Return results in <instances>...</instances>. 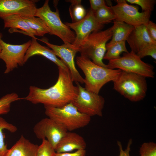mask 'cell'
<instances>
[{
	"instance_id": "8992f818",
	"label": "cell",
	"mask_w": 156,
	"mask_h": 156,
	"mask_svg": "<svg viewBox=\"0 0 156 156\" xmlns=\"http://www.w3.org/2000/svg\"><path fill=\"white\" fill-rule=\"evenodd\" d=\"M49 2V0H46L42 7L37 8L34 16L42 20L49 30V34L58 37L64 44H72L75 38V32L61 21L57 9L55 12L51 9Z\"/></svg>"
},
{
	"instance_id": "3957f363",
	"label": "cell",
	"mask_w": 156,
	"mask_h": 156,
	"mask_svg": "<svg viewBox=\"0 0 156 156\" xmlns=\"http://www.w3.org/2000/svg\"><path fill=\"white\" fill-rule=\"evenodd\" d=\"M146 78L136 74L121 70L113 81V88L130 101H139L146 96L147 85Z\"/></svg>"
},
{
	"instance_id": "8fae6325",
	"label": "cell",
	"mask_w": 156,
	"mask_h": 156,
	"mask_svg": "<svg viewBox=\"0 0 156 156\" xmlns=\"http://www.w3.org/2000/svg\"><path fill=\"white\" fill-rule=\"evenodd\" d=\"M65 24L75 31V38L72 44L79 50L92 33L100 31L103 26L97 21L94 12L91 9L81 21L75 23L66 22Z\"/></svg>"
},
{
	"instance_id": "7402d4cb",
	"label": "cell",
	"mask_w": 156,
	"mask_h": 156,
	"mask_svg": "<svg viewBox=\"0 0 156 156\" xmlns=\"http://www.w3.org/2000/svg\"><path fill=\"white\" fill-rule=\"evenodd\" d=\"M71 4L69 8V11L72 22L75 23L82 19L86 15V10L81 4V0L66 1Z\"/></svg>"
},
{
	"instance_id": "f1b7e54d",
	"label": "cell",
	"mask_w": 156,
	"mask_h": 156,
	"mask_svg": "<svg viewBox=\"0 0 156 156\" xmlns=\"http://www.w3.org/2000/svg\"><path fill=\"white\" fill-rule=\"evenodd\" d=\"M140 156H156V144L153 142H145L140 149Z\"/></svg>"
},
{
	"instance_id": "ba28073f",
	"label": "cell",
	"mask_w": 156,
	"mask_h": 156,
	"mask_svg": "<svg viewBox=\"0 0 156 156\" xmlns=\"http://www.w3.org/2000/svg\"><path fill=\"white\" fill-rule=\"evenodd\" d=\"M78 88V94L72 103L80 112L90 117L102 116L105 101L99 94L90 91L75 82Z\"/></svg>"
},
{
	"instance_id": "ac0fdd59",
	"label": "cell",
	"mask_w": 156,
	"mask_h": 156,
	"mask_svg": "<svg viewBox=\"0 0 156 156\" xmlns=\"http://www.w3.org/2000/svg\"><path fill=\"white\" fill-rule=\"evenodd\" d=\"M38 146L22 135L3 156H36Z\"/></svg>"
},
{
	"instance_id": "6da1fadb",
	"label": "cell",
	"mask_w": 156,
	"mask_h": 156,
	"mask_svg": "<svg viewBox=\"0 0 156 156\" xmlns=\"http://www.w3.org/2000/svg\"><path fill=\"white\" fill-rule=\"evenodd\" d=\"M58 79L54 85L46 89L31 86L28 95L23 99L34 104L55 107L72 102L78 94V87L74 85L69 69L58 67Z\"/></svg>"
},
{
	"instance_id": "5bb4252c",
	"label": "cell",
	"mask_w": 156,
	"mask_h": 156,
	"mask_svg": "<svg viewBox=\"0 0 156 156\" xmlns=\"http://www.w3.org/2000/svg\"><path fill=\"white\" fill-rule=\"evenodd\" d=\"M36 0H0V18L13 14L34 16L37 8Z\"/></svg>"
},
{
	"instance_id": "ffe728a7",
	"label": "cell",
	"mask_w": 156,
	"mask_h": 156,
	"mask_svg": "<svg viewBox=\"0 0 156 156\" xmlns=\"http://www.w3.org/2000/svg\"><path fill=\"white\" fill-rule=\"evenodd\" d=\"M1 18L3 21L4 28L20 29L32 38H35V36H37L36 32L29 27L22 16L13 14L4 16Z\"/></svg>"
},
{
	"instance_id": "cb8c5ba5",
	"label": "cell",
	"mask_w": 156,
	"mask_h": 156,
	"mask_svg": "<svg viewBox=\"0 0 156 156\" xmlns=\"http://www.w3.org/2000/svg\"><path fill=\"white\" fill-rule=\"evenodd\" d=\"M94 12L97 21L103 25L115 19L114 14L111 8L106 5Z\"/></svg>"
},
{
	"instance_id": "44dd1931",
	"label": "cell",
	"mask_w": 156,
	"mask_h": 156,
	"mask_svg": "<svg viewBox=\"0 0 156 156\" xmlns=\"http://www.w3.org/2000/svg\"><path fill=\"white\" fill-rule=\"evenodd\" d=\"M29 27L36 33L37 36H43L49 33V30L42 20L34 16H23Z\"/></svg>"
},
{
	"instance_id": "30bf717a",
	"label": "cell",
	"mask_w": 156,
	"mask_h": 156,
	"mask_svg": "<svg viewBox=\"0 0 156 156\" xmlns=\"http://www.w3.org/2000/svg\"><path fill=\"white\" fill-rule=\"evenodd\" d=\"M2 34L0 32V44L1 47L0 59L5 64L4 73L7 74L18 66H23L25 64L24 56L31 45V40L22 44L14 45L5 42L2 39Z\"/></svg>"
},
{
	"instance_id": "4fadbf2b",
	"label": "cell",
	"mask_w": 156,
	"mask_h": 156,
	"mask_svg": "<svg viewBox=\"0 0 156 156\" xmlns=\"http://www.w3.org/2000/svg\"><path fill=\"white\" fill-rule=\"evenodd\" d=\"M52 49L56 56L67 66L70 71L73 81L84 83L83 79L77 69L75 65L74 58L79 50L75 48L72 44H64L61 45H55L49 43L48 39L43 38L40 40Z\"/></svg>"
},
{
	"instance_id": "2e32d148",
	"label": "cell",
	"mask_w": 156,
	"mask_h": 156,
	"mask_svg": "<svg viewBox=\"0 0 156 156\" xmlns=\"http://www.w3.org/2000/svg\"><path fill=\"white\" fill-rule=\"evenodd\" d=\"M86 142L79 134L67 131L61 139L55 148L56 153L68 152L75 150L85 149Z\"/></svg>"
},
{
	"instance_id": "e0dca14e",
	"label": "cell",
	"mask_w": 156,
	"mask_h": 156,
	"mask_svg": "<svg viewBox=\"0 0 156 156\" xmlns=\"http://www.w3.org/2000/svg\"><path fill=\"white\" fill-rule=\"evenodd\" d=\"M127 41L131 51L136 53L147 45L156 44L149 37L144 25L135 27Z\"/></svg>"
},
{
	"instance_id": "603a6c76",
	"label": "cell",
	"mask_w": 156,
	"mask_h": 156,
	"mask_svg": "<svg viewBox=\"0 0 156 156\" xmlns=\"http://www.w3.org/2000/svg\"><path fill=\"white\" fill-rule=\"evenodd\" d=\"M106 48L107 51L103 59L109 61L119 58L120 57V54L122 52H129L126 48V41H125L106 47Z\"/></svg>"
},
{
	"instance_id": "83f0119b",
	"label": "cell",
	"mask_w": 156,
	"mask_h": 156,
	"mask_svg": "<svg viewBox=\"0 0 156 156\" xmlns=\"http://www.w3.org/2000/svg\"><path fill=\"white\" fill-rule=\"evenodd\" d=\"M127 2L131 4H137L140 6L142 12L151 13L153 11L156 3L155 0H126Z\"/></svg>"
},
{
	"instance_id": "e575fe53",
	"label": "cell",
	"mask_w": 156,
	"mask_h": 156,
	"mask_svg": "<svg viewBox=\"0 0 156 156\" xmlns=\"http://www.w3.org/2000/svg\"><path fill=\"white\" fill-rule=\"evenodd\" d=\"M1 46L0 44V52L1 51Z\"/></svg>"
},
{
	"instance_id": "d6a6232c",
	"label": "cell",
	"mask_w": 156,
	"mask_h": 156,
	"mask_svg": "<svg viewBox=\"0 0 156 156\" xmlns=\"http://www.w3.org/2000/svg\"><path fill=\"white\" fill-rule=\"evenodd\" d=\"M86 153L85 149H80L73 153H56L55 156H86Z\"/></svg>"
},
{
	"instance_id": "5b68a950",
	"label": "cell",
	"mask_w": 156,
	"mask_h": 156,
	"mask_svg": "<svg viewBox=\"0 0 156 156\" xmlns=\"http://www.w3.org/2000/svg\"><path fill=\"white\" fill-rule=\"evenodd\" d=\"M112 36L111 27L104 30L92 32L80 47L81 55L91 59L99 66L107 68V65L103 63V60L106 51L107 43Z\"/></svg>"
},
{
	"instance_id": "277c9868",
	"label": "cell",
	"mask_w": 156,
	"mask_h": 156,
	"mask_svg": "<svg viewBox=\"0 0 156 156\" xmlns=\"http://www.w3.org/2000/svg\"><path fill=\"white\" fill-rule=\"evenodd\" d=\"M46 115L72 131L88 125L91 117L79 112L72 102L60 107L44 106Z\"/></svg>"
},
{
	"instance_id": "9a60e30c",
	"label": "cell",
	"mask_w": 156,
	"mask_h": 156,
	"mask_svg": "<svg viewBox=\"0 0 156 156\" xmlns=\"http://www.w3.org/2000/svg\"><path fill=\"white\" fill-rule=\"evenodd\" d=\"M36 55L44 57L55 63L58 67L64 69H68L65 64L57 57L53 50L40 44L38 42L35 37L32 38L31 45L24 56V62L25 63L27 62L31 57Z\"/></svg>"
},
{
	"instance_id": "9c48e42d",
	"label": "cell",
	"mask_w": 156,
	"mask_h": 156,
	"mask_svg": "<svg viewBox=\"0 0 156 156\" xmlns=\"http://www.w3.org/2000/svg\"><path fill=\"white\" fill-rule=\"evenodd\" d=\"M115 1L116 5L110 7L114 14L115 20L134 27L145 25L150 20L151 13L140 12L137 5H129L125 0Z\"/></svg>"
},
{
	"instance_id": "7c38bea8",
	"label": "cell",
	"mask_w": 156,
	"mask_h": 156,
	"mask_svg": "<svg viewBox=\"0 0 156 156\" xmlns=\"http://www.w3.org/2000/svg\"><path fill=\"white\" fill-rule=\"evenodd\" d=\"M33 131L38 138H47L55 149L68 131L63 125L49 117L44 118L38 122L34 126Z\"/></svg>"
},
{
	"instance_id": "d4e9b609",
	"label": "cell",
	"mask_w": 156,
	"mask_h": 156,
	"mask_svg": "<svg viewBox=\"0 0 156 156\" xmlns=\"http://www.w3.org/2000/svg\"><path fill=\"white\" fill-rule=\"evenodd\" d=\"M4 129H6L11 133H14L17 130V128L0 116V156H3L8 150L4 142L5 137L3 133Z\"/></svg>"
},
{
	"instance_id": "836d02e7",
	"label": "cell",
	"mask_w": 156,
	"mask_h": 156,
	"mask_svg": "<svg viewBox=\"0 0 156 156\" xmlns=\"http://www.w3.org/2000/svg\"><path fill=\"white\" fill-rule=\"evenodd\" d=\"M91 9L95 12L101 7L106 5L105 1L103 0H90Z\"/></svg>"
},
{
	"instance_id": "f546056e",
	"label": "cell",
	"mask_w": 156,
	"mask_h": 156,
	"mask_svg": "<svg viewBox=\"0 0 156 156\" xmlns=\"http://www.w3.org/2000/svg\"><path fill=\"white\" fill-rule=\"evenodd\" d=\"M136 54L141 59L145 56H150L156 60V44L146 46L138 51Z\"/></svg>"
},
{
	"instance_id": "484cf974",
	"label": "cell",
	"mask_w": 156,
	"mask_h": 156,
	"mask_svg": "<svg viewBox=\"0 0 156 156\" xmlns=\"http://www.w3.org/2000/svg\"><path fill=\"white\" fill-rule=\"evenodd\" d=\"M20 99L18 95L14 92L2 97L0 99V115L8 113L10 110L11 103Z\"/></svg>"
},
{
	"instance_id": "1f68e13d",
	"label": "cell",
	"mask_w": 156,
	"mask_h": 156,
	"mask_svg": "<svg viewBox=\"0 0 156 156\" xmlns=\"http://www.w3.org/2000/svg\"><path fill=\"white\" fill-rule=\"evenodd\" d=\"M132 143V140L130 139L128 141L126 149L124 150L120 142L118 141L117 144L119 146L120 152L119 156H130L129 153L131 150V146Z\"/></svg>"
},
{
	"instance_id": "52a82bcc",
	"label": "cell",
	"mask_w": 156,
	"mask_h": 156,
	"mask_svg": "<svg viewBox=\"0 0 156 156\" xmlns=\"http://www.w3.org/2000/svg\"><path fill=\"white\" fill-rule=\"evenodd\" d=\"M107 65V68L109 69L117 68L146 78L154 77L153 66L143 62L136 53L131 51L124 53L123 56L118 58L109 60Z\"/></svg>"
},
{
	"instance_id": "d6986e66",
	"label": "cell",
	"mask_w": 156,
	"mask_h": 156,
	"mask_svg": "<svg viewBox=\"0 0 156 156\" xmlns=\"http://www.w3.org/2000/svg\"><path fill=\"white\" fill-rule=\"evenodd\" d=\"M112 36L111 41L106 44V47L122 41H127L135 27L119 21L114 20V24L111 27Z\"/></svg>"
},
{
	"instance_id": "7a4b0ae2",
	"label": "cell",
	"mask_w": 156,
	"mask_h": 156,
	"mask_svg": "<svg viewBox=\"0 0 156 156\" xmlns=\"http://www.w3.org/2000/svg\"><path fill=\"white\" fill-rule=\"evenodd\" d=\"M76 62L85 75V88L98 94L105 84L113 81L121 71L119 69H112L99 66L88 58L81 55L77 57Z\"/></svg>"
},
{
	"instance_id": "4316f807",
	"label": "cell",
	"mask_w": 156,
	"mask_h": 156,
	"mask_svg": "<svg viewBox=\"0 0 156 156\" xmlns=\"http://www.w3.org/2000/svg\"><path fill=\"white\" fill-rule=\"evenodd\" d=\"M56 152L52 145L46 139L42 140L38 146L36 156H55Z\"/></svg>"
},
{
	"instance_id": "4dcf8cb0",
	"label": "cell",
	"mask_w": 156,
	"mask_h": 156,
	"mask_svg": "<svg viewBox=\"0 0 156 156\" xmlns=\"http://www.w3.org/2000/svg\"><path fill=\"white\" fill-rule=\"evenodd\" d=\"M147 31L151 39L156 42V24L149 20L145 25Z\"/></svg>"
}]
</instances>
